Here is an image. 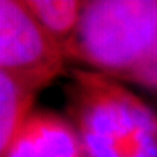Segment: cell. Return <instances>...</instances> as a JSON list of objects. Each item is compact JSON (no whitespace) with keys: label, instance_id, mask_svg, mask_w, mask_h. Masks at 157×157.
Listing matches in <instances>:
<instances>
[{"label":"cell","instance_id":"obj_1","mask_svg":"<svg viewBox=\"0 0 157 157\" xmlns=\"http://www.w3.org/2000/svg\"><path fill=\"white\" fill-rule=\"evenodd\" d=\"M73 127L86 157H157V115L108 76L74 70Z\"/></svg>","mask_w":157,"mask_h":157},{"label":"cell","instance_id":"obj_2","mask_svg":"<svg viewBox=\"0 0 157 157\" xmlns=\"http://www.w3.org/2000/svg\"><path fill=\"white\" fill-rule=\"evenodd\" d=\"M156 47L157 0H95L84 3L64 56L127 77Z\"/></svg>","mask_w":157,"mask_h":157},{"label":"cell","instance_id":"obj_3","mask_svg":"<svg viewBox=\"0 0 157 157\" xmlns=\"http://www.w3.org/2000/svg\"><path fill=\"white\" fill-rule=\"evenodd\" d=\"M64 51L36 21L25 2H0L2 71L36 92L64 68Z\"/></svg>","mask_w":157,"mask_h":157},{"label":"cell","instance_id":"obj_4","mask_svg":"<svg viewBox=\"0 0 157 157\" xmlns=\"http://www.w3.org/2000/svg\"><path fill=\"white\" fill-rule=\"evenodd\" d=\"M2 157H86L77 131L51 112L31 113Z\"/></svg>","mask_w":157,"mask_h":157},{"label":"cell","instance_id":"obj_5","mask_svg":"<svg viewBox=\"0 0 157 157\" xmlns=\"http://www.w3.org/2000/svg\"><path fill=\"white\" fill-rule=\"evenodd\" d=\"M34 92L23 87L5 71H0V151L6 153L25 121Z\"/></svg>","mask_w":157,"mask_h":157},{"label":"cell","instance_id":"obj_6","mask_svg":"<svg viewBox=\"0 0 157 157\" xmlns=\"http://www.w3.org/2000/svg\"><path fill=\"white\" fill-rule=\"evenodd\" d=\"M44 29L61 45L63 51L76 35L83 2L74 0H31L25 2Z\"/></svg>","mask_w":157,"mask_h":157},{"label":"cell","instance_id":"obj_7","mask_svg":"<svg viewBox=\"0 0 157 157\" xmlns=\"http://www.w3.org/2000/svg\"><path fill=\"white\" fill-rule=\"evenodd\" d=\"M125 78L138 84H143L148 89L157 92V47L153 52L141 63L138 67H135Z\"/></svg>","mask_w":157,"mask_h":157}]
</instances>
